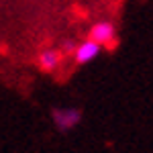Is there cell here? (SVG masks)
<instances>
[{
    "label": "cell",
    "instance_id": "6da1fadb",
    "mask_svg": "<svg viewBox=\"0 0 153 153\" xmlns=\"http://www.w3.org/2000/svg\"><path fill=\"white\" fill-rule=\"evenodd\" d=\"M82 110L74 106H55L51 108V120L59 133H70L82 123Z\"/></svg>",
    "mask_w": 153,
    "mask_h": 153
},
{
    "label": "cell",
    "instance_id": "7a4b0ae2",
    "mask_svg": "<svg viewBox=\"0 0 153 153\" xmlns=\"http://www.w3.org/2000/svg\"><path fill=\"white\" fill-rule=\"evenodd\" d=\"M88 39H92L96 41L98 45H102V47H112L114 43H117V27L114 23H110V21H98L90 27V31H88Z\"/></svg>",
    "mask_w": 153,
    "mask_h": 153
},
{
    "label": "cell",
    "instance_id": "3957f363",
    "mask_svg": "<svg viewBox=\"0 0 153 153\" xmlns=\"http://www.w3.org/2000/svg\"><path fill=\"white\" fill-rule=\"evenodd\" d=\"M61 61H63V53L55 47L41 49L37 53V68H39V71H43V74H53L61 65Z\"/></svg>",
    "mask_w": 153,
    "mask_h": 153
},
{
    "label": "cell",
    "instance_id": "277c9868",
    "mask_svg": "<svg viewBox=\"0 0 153 153\" xmlns=\"http://www.w3.org/2000/svg\"><path fill=\"white\" fill-rule=\"evenodd\" d=\"M102 45H98L96 41L92 39H86L82 43H78V49H76V53H74V63L76 65H86V63H90V61H94L100 53H102Z\"/></svg>",
    "mask_w": 153,
    "mask_h": 153
},
{
    "label": "cell",
    "instance_id": "5b68a950",
    "mask_svg": "<svg viewBox=\"0 0 153 153\" xmlns=\"http://www.w3.org/2000/svg\"><path fill=\"white\" fill-rule=\"evenodd\" d=\"M76 49H78V43L76 41H71V39H65L63 43H61V47H59V51L63 53V57H74V53H76Z\"/></svg>",
    "mask_w": 153,
    "mask_h": 153
}]
</instances>
